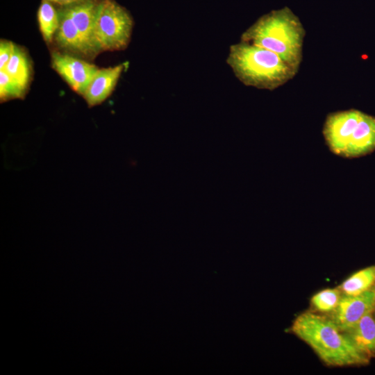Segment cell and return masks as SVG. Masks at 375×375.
I'll return each mask as SVG.
<instances>
[{"label":"cell","mask_w":375,"mask_h":375,"mask_svg":"<svg viewBox=\"0 0 375 375\" xmlns=\"http://www.w3.org/2000/svg\"><path fill=\"white\" fill-rule=\"evenodd\" d=\"M290 331L328 366H362L371 360L326 315L305 311L295 318Z\"/></svg>","instance_id":"cell-1"},{"label":"cell","mask_w":375,"mask_h":375,"mask_svg":"<svg viewBox=\"0 0 375 375\" xmlns=\"http://www.w3.org/2000/svg\"><path fill=\"white\" fill-rule=\"evenodd\" d=\"M305 35L299 17L285 7L260 17L242 34L240 41L273 51L298 72Z\"/></svg>","instance_id":"cell-2"},{"label":"cell","mask_w":375,"mask_h":375,"mask_svg":"<svg viewBox=\"0 0 375 375\" xmlns=\"http://www.w3.org/2000/svg\"><path fill=\"white\" fill-rule=\"evenodd\" d=\"M226 63L241 83L258 89L275 90L297 74L273 51L242 41L230 47Z\"/></svg>","instance_id":"cell-3"},{"label":"cell","mask_w":375,"mask_h":375,"mask_svg":"<svg viewBox=\"0 0 375 375\" xmlns=\"http://www.w3.org/2000/svg\"><path fill=\"white\" fill-rule=\"evenodd\" d=\"M133 27V18L124 7L115 0H99L95 35L100 51L125 49Z\"/></svg>","instance_id":"cell-4"},{"label":"cell","mask_w":375,"mask_h":375,"mask_svg":"<svg viewBox=\"0 0 375 375\" xmlns=\"http://www.w3.org/2000/svg\"><path fill=\"white\" fill-rule=\"evenodd\" d=\"M53 69L76 92L83 95L92 80L98 67L67 53H51Z\"/></svg>","instance_id":"cell-5"},{"label":"cell","mask_w":375,"mask_h":375,"mask_svg":"<svg viewBox=\"0 0 375 375\" xmlns=\"http://www.w3.org/2000/svg\"><path fill=\"white\" fill-rule=\"evenodd\" d=\"M375 308V292L373 289L356 296L342 294L338 306L326 315L342 331L356 324Z\"/></svg>","instance_id":"cell-6"},{"label":"cell","mask_w":375,"mask_h":375,"mask_svg":"<svg viewBox=\"0 0 375 375\" xmlns=\"http://www.w3.org/2000/svg\"><path fill=\"white\" fill-rule=\"evenodd\" d=\"M375 151V117L362 112L357 125L350 131L342 157H360Z\"/></svg>","instance_id":"cell-7"},{"label":"cell","mask_w":375,"mask_h":375,"mask_svg":"<svg viewBox=\"0 0 375 375\" xmlns=\"http://www.w3.org/2000/svg\"><path fill=\"white\" fill-rule=\"evenodd\" d=\"M99 0H83L65 6L78 32L95 55L100 52L95 35Z\"/></svg>","instance_id":"cell-8"},{"label":"cell","mask_w":375,"mask_h":375,"mask_svg":"<svg viewBox=\"0 0 375 375\" xmlns=\"http://www.w3.org/2000/svg\"><path fill=\"white\" fill-rule=\"evenodd\" d=\"M124 65L99 69L82 95L89 107L103 102L114 90Z\"/></svg>","instance_id":"cell-9"},{"label":"cell","mask_w":375,"mask_h":375,"mask_svg":"<svg viewBox=\"0 0 375 375\" xmlns=\"http://www.w3.org/2000/svg\"><path fill=\"white\" fill-rule=\"evenodd\" d=\"M60 24L55 35L57 43L62 48L85 56H95L93 51L83 38L66 8L58 10Z\"/></svg>","instance_id":"cell-10"},{"label":"cell","mask_w":375,"mask_h":375,"mask_svg":"<svg viewBox=\"0 0 375 375\" xmlns=\"http://www.w3.org/2000/svg\"><path fill=\"white\" fill-rule=\"evenodd\" d=\"M343 332L367 357L370 359L375 357V317L373 311Z\"/></svg>","instance_id":"cell-11"},{"label":"cell","mask_w":375,"mask_h":375,"mask_svg":"<svg viewBox=\"0 0 375 375\" xmlns=\"http://www.w3.org/2000/svg\"><path fill=\"white\" fill-rule=\"evenodd\" d=\"M374 284L375 266H369L351 275L338 288L342 294L356 296L372 290Z\"/></svg>","instance_id":"cell-12"},{"label":"cell","mask_w":375,"mask_h":375,"mask_svg":"<svg viewBox=\"0 0 375 375\" xmlns=\"http://www.w3.org/2000/svg\"><path fill=\"white\" fill-rule=\"evenodd\" d=\"M26 90L31 77V67L24 51L15 44L12 56L3 69Z\"/></svg>","instance_id":"cell-13"},{"label":"cell","mask_w":375,"mask_h":375,"mask_svg":"<svg viewBox=\"0 0 375 375\" xmlns=\"http://www.w3.org/2000/svg\"><path fill=\"white\" fill-rule=\"evenodd\" d=\"M37 17L44 40L51 43L59 27L58 10L55 9L51 2L42 0L38 10Z\"/></svg>","instance_id":"cell-14"},{"label":"cell","mask_w":375,"mask_h":375,"mask_svg":"<svg viewBox=\"0 0 375 375\" xmlns=\"http://www.w3.org/2000/svg\"><path fill=\"white\" fill-rule=\"evenodd\" d=\"M342 295L339 288L324 289L312 297L310 304L314 312L328 315L335 310Z\"/></svg>","instance_id":"cell-15"},{"label":"cell","mask_w":375,"mask_h":375,"mask_svg":"<svg viewBox=\"0 0 375 375\" xmlns=\"http://www.w3.org/2000/svg\"><path fill=\"white\" fill-rule=\"evenodd\" d=\"M25 90L13 80L4 70H0V97L1 101L10 99L22 98L24 97Z\"/></svg>","instance_id":"cell-16"},{"label":"cell","mask_w":375,"mask_h":375,"mask_svg":"<svg viewBox=\"0 0 375 375\" xmlns=\"http://www.w3.org/2000/svg\"><path fill=\"white\" fill-rule=\"evenodd\" d=\"M15 44L10 41L1 40L0 42V70L3 69L8 62L13 49Z\"/></svg>","instance_id":"cell-17"},{"label":"cell","mask_w":375,"mask_h":375,"mask_svg":"<svg viewBox=\"0 0 375 375\" xmlns=\"http://www.w3.org/2000/svg\"><path fill=\"white\" fill-rule=\"evenodd\" d=\"M51 3L59 4L60 6H67L83 0H47Z\"/></svg>","instance_id":"cell-18"},{"label":"cell","mask_w":375,"mask_h":375,"mask_svg":"<svg viewBox=\"0 0 375 375\" xmlns=\"http://www.w3.org/2000/svg\"><path fill=\"white\" fill-rule=\"evenodd\" d=\"M373 314H374V316L375 317V308H374V309L373 310Z\"/></svg>","instance_id":"cell-19"},{"label":"cell","mask_w":375,"mask_h":375,"mask_svg":"<svg viewBox=\"0 0 375 375\" xmlns=\"http://www.w3.org/2000/svg\"><path fill=\"white\" fill-rule=\"evenodd\" d=\"M372 289H373V290H374V292H375V284H374V287H373Z\"/></svg>","instance_id":"cell-20"}]
</instances>
